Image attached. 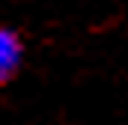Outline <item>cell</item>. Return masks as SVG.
Wrapping results in <instances>:
<instances>
[{
    "mask_svg": "<svg viewBox=\"0 0 128 125\" xmlns=\"http://www.w3.org/2000/svg\"><path fill=\"white\" fill-rule=\"evenodd\" d=\"M24 62V42L9 27H0V84L12 80Z\"/></svg>",
    "mask_w": 128,
    "mask_h": 125,
    "instance_id": "cell-1",
    "label": "cell"
}]
</instances>
